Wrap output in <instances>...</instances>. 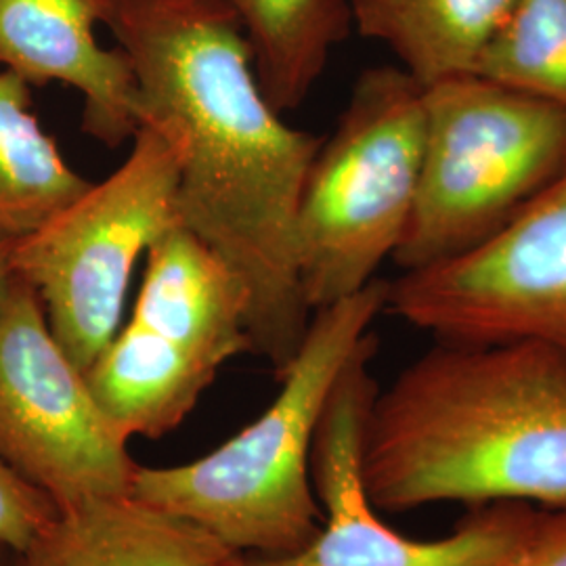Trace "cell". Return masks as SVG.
Returning <instances> with one entry per match:
<instances>
[{"mask_svg":"<svg viewBox=\"0 0 566 566\" xmlns=\"http://www.w3.org/2000/svg\"><path fill=\"white\" fill-rule=\"evenodd\" d=\"M135 67L143 122L179 156L182 227L250 292L252 353L290 367L313 317L296 217L324 139L290 126L254 72L233 13L198 0H112L105 23Z\"/></svg>","mask_w":566,"mask_h":566,"instance_id":"obj_1","label":"cell"},{"mask_svg":"<svg viewBox=\"0 0 566 566\" xmlns=\"http://www.w3.org/2000/svg\"><path fill=\"white\" fill-rule=\"evenodd\" d=\"M361 474L378 512L566 510V355L539 343L434 344L378 390Z\"/></svg>","mask_w":566,"mask_h":566,"instance_id":"obj_2","label":"cell"},{"mask_svg":"<svg viewBox=\"0 0 566 566\" xmlns=\"http://www.w3.org/2000/svg\"><path fill=\"white\" fill-rule=\"evenodd\" d=\"M386 296L388 282L378 277L317 308L273 403L200 460L139 464L130 495L202 526L240 556L283 558L308 546L324 521L311 476L315 434L338 378L386 313Z\"/></svg>","mask_w":566,"mask_h":566,"instance_id":"obj_3","label":"cell"},{"mask_svg":"<svg viewBox=\"0 0 566 566\" xmlns=\"http://www.w3.org/2000/svg\"><path fill=\"white\" fill-rule=\"evenodd\" d=\"M424 86L399 65L359 74L304 181L296 254L313 313L392 261L411 221L424 160Z\"/></svg>","mask_w":566,"mask_h":566,"instance_id":"obj_4","label":"cell"},{"mask_svg":"<svg viewBox=\"0 0 566 566\" xmlns=\"http://www.w3.org/2000/svg\"><path fill=\"white\" fill-rule=\"evenodd\" d=\"M413 214L392 261L416 271L504 229L566 166V109L479 74L424 88Z\"/></svg>","mask_w":566,"mask_h":566,"instance_id":"obj_5","label":"cell"},{"mask_svg":"<svg viewBox=\"0 0 566 566\" xmlns=\"http://www.w3.org/2000/svg\"><path fill=\"white\" fill-rule=\"evenodd\" d=\"M250 292L223 259L177 224L151 245L128 319L86 371L124 439L177 430L250 343Z\"/></svg>","mask_w":566,"mask_h":566,"instance_id":"obj_6","label":"cell"},{"mask_svg":"<svg viewBox=\"0 0 566 566\" xmlns=\"http://www.w3.org/2000/svg\"><path fill=\"white\" fill-rule=\"evenodd\" d=\"M177 224V147L143 122L112 175L15 243V275L34 287L55 340L84 374L120 329L137 264Z\"/></svg>","mask_w":566,"mask_h":566,"instance_id":"obj_7","label":"cell"},{"mask_svg":"<svg viewBox=\"0 0 566 566\" xmlns=\"http://www.w3.org/2000/svg\"><path fill=\"white\" fill-rule=\"evenodd\" d=\"M0 460L57 510L130 495L139 468L15 273L0 292Z\"/></svg>","mask_w":566,"mask_h":566,"instance_id":"obj_8","label":"cell"},{"mask_svg":"<svg viewBox=\"0 0 566 566\" xmlns=\"http://www.w3.org/2000/svg\"><path fill=\"white\" fill-rule=\"evenodd\" d=\"M378 353L367 334L325 405L315 434L311 476L322 506V528L298 554L240 556L235 566H510L535 535L544 510L528 504H486L446 537L413 539L386 525L361 474L365 422L380 390L371 374Z\"/></svg>","mask_w":566,"mask_h":566,"instance_id":"obj_9","label":"cell"},{"mask_svg":"<svg viewBox=\"0 0 566 566\" xmlns=\"http://www.w3.org/2000/svg\"><path fill=\"white\" fill-rule=\"evenodd\" d=\"M386 313L437 343H539L566 355V166L486 242L388 282Z\"/></svg>","mask_w":566,"mask_h":566,"instance_id":"obj_10","label":"cell"},{"mask_svg":"<svg viewBox=\"0 0 566 566\" xmlns=\"http://www.w3.org/2000/svg\"><path fill=\"white\" fill-rule=\"evenodd\" d=\"M109 11L112 0H0V65L30 86L76 88L82 130L116 149L139 130L143 105L128 55L97 39Z\"/></svg>","mask_w":566,"mask_h":566,"instance_id":"obj_11","label":"cell"},{"mask_svg":"<svg viewBox=\"0 0 566 566\" xmlns=\"http://www.w3.org/2000/svg\"><path fill=\"white\" fill-rule=\"evenodd\" d=\"M240 554L202 526L133 495L60 510L21 566H235Z\"/></svg>","mask_w":566,"mask_h":566,"instance_id":"obj_12","label":"cell"},{"mask_svg":"<svg viewBox=\"0 0 566 566\" xmlns=\"http://www.w3.org/2000/svg\"><path fill=\"white\" fill-rule=\"evenodd\" d=\"M516 0H350L353 28L424 88L476 74Z\"/></svg>","mask_w":566,"mask_h":566,"instance_id":"obj_13","label":"cell"},{"mask_svg":"<svg viewBox=\"0 0 566 566\" xmlns=\"http://www.w3.org/2000/svg\"><path fill=\"white\" fill-rule=\"evenodd\" d=\"M233 13L266 99L298 109L353 30L350 0H198Z\"/></svg>","mask_w":566,"mask_h":566,"instance_id":"obj_14","label":"cell"},{"mask_svg":"<svg viewBox=\"0 0 566 566\" xmlns=\"http://www.w3.org/2000/svg\"><path fill=\"white\" fill-rule=\"evenodd\" d=\"M88 185L42 128L30 84L0 65V235L21 240L39 231Z\"/></svg>","mask_w":566,"mask_h":566,"instance_id":"obj_15","label":"cell"},{"mask_svg":"<svg viewBox=\"0 0 566 566\" xmlns=\"http://www.w3.org/2000/svg\"><path fill=\"white\" fill-rule=\"evenodd\" d=\"M476 74L566 109V0H516Z\"/></svg>","mask_w":566,"mask_h":566,"instance_id":"obj_16","label":"cell"},{"mask_svg":"<svg viewBox=\"0 0 566 566\" xmlns=\"http://www.w3.org/2000/svg\"><path fill=\"white\" fill-rule=\"evenodd\" d=\"M60 514L57 506L0 460V544L23 552Z\"/></svg>","mask_w":566,"mask_h":566,"instance_id":"obj_17","label":"cell"},{"mask_svg":"<svg viewBox=\"0 0 566 566\" xmlns=\"http://www.w3.org/2000/svg\"><path fill=\"white\" fill-rule=\"evenodd\" d=\"M510 566H566V510H544L535 535Z\"/></svg>","mask_w":566,"mask_h":566,"instance_id":"obj_18","label":"cell"},{"mask_svg":"<svg viewBox=\"0 0 566 566\" xmlns=\"http://www.w3.org/2000/svg\"><path fill=\"white\" fill-rule=\"evenodd\" d=\"M18 240L0 235V292L2 287L13 277V252H15Z\"/></svg>","mask_w":566,"mask_h":566,"instance_id":"obj_19","label":"cell"},{"mask_svg":"<svg viewBox=\"0 0 566 566\" xmlns=\"http://www.w3.org/2000/svg\"><path fill=\"white\" fill-rule=\"evenodd\" d=\"M0 566H21V554L13 547L0 544Z\"/></svg>","mask_w":566,"mask_h":566,"instance_id":"obj_20","label":"cell"}]
</instances>
